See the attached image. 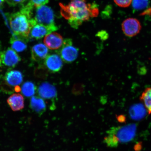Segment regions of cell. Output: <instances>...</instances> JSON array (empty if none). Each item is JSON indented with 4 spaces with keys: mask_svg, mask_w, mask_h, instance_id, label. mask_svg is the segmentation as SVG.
<instances>
[{
    "mask_svg": "<svg viewBox=\"0 0 151 151\" xmlns=\"http://www.w3.org/2000/svg\"><path fill=\"white\" fill-rule=\"evenodd\" d=\"M62 16L68 21L73 28H78L83 22L97 17L99 9L95 3H88L86 0H71L68 4L60 3Z\"/></svg>",
    "mask_w": 151,
    "mask_h": 151,
    "instance_id": "obj_1",
    "label": "cell"
},
{
    "mask_svg": "<svg viewBox=\"0 0 151 151\" xmlns=\"http://www.w3.org/2000/svg\"><path fill=\"white\" fill-rule=\"evenodd\" d=\"M137 126L135 124L113 127L107 132L104 142L110 148H116L119 145L129 142L135 137Z\"/></svg>",
    "mask_w": 151,
    "mask_h": 151,
    "instance_id": "obj_2",
    "label": "cell"
},
{
    "mask_svg": "<svg viewBox=\"0 0 151 151\" xmlns=\"http://www.w3.org/2000/svg\"><path fill=\"white\" fill-rule=\"evenodd\" d=\"M11 29L18 37L27 38L30 31L35 24L29 12L23 6L19 12L11 14L9 17Z\"/></svg>",
    "mask_w": 151,
    "mask_h": 151,
    "instance_id": "obj_3",
    "label": "cell"
},
{
    "mask_svg": "<svg viewBox=\"0 0 151 151\" xmlns=\"http://www.w3.org/2000/svg\"><path fill=\"white\" fill-rule=\"evenodd\" d=\"M33 7L32 9L31 18L36 23L47 26L55 25L54 22V14L53 11L50 7L46 5Z\"/></svg>",
    "mask_w": 151,
    "mask_h": 151,
    "instance_id": "obj_4",
    "label": "cell"
},
{
    "mask_svg": "<svg viewBox=\"0 0 151 151\" xmlns=\"http://www.w3.org/2000/svg\"><path fill=\"white\" fill-rule=\"evenodd\" d=\"M59 54L64 61L67 63H71L78 57V49L73 46L71 39H66L63 41Z\"/></svg>",
    "mask_w": 151,
    "mask_h": 151,
    "instance_id": "obj_5",
    "label": "cell"
},
{
    "mask_svg": "<svg viewBox=\"0 0 151 151\" xmlns=\"http://www.w3.org/2000/svg\"><path fill=\"white\" fill-rule=\"evenodd\" d=\"M122 31L126 36L133 37L139 33L142 27L140 22L137 19L128 18L122 22Z\"/></svg>",
    "mask_w": 151,
    "mask_h": 151,
    "instance_id": "obj_6",
    "label": "cell"
},
{
    "mask_svg": "<svg viewBox=\"0 0 151 151\" xmlns=\"http://www.w3.org/2000/svg\"><path fill=\"white\" fill-rule=\"evenodd\" d=\"M0 59L3 65L9 68L15 67L21 60L17 52L9 48L0 52Z\"/></svg>",
    "mask_w": 151,
    "mask_h": 151,
    "instance_id": "obj_7",
    "label": "cell"
},
{
    "mask_svg": "<svg viewBox=\"0 0 151 151\" xmlns=\"http://www.w3.org/2000/svg\"><path fill=\"white\" fill-rule=\"evenodd\" d=\"M58 29V28L55 24L47 26L36 24L32 28L29 34L33 38L40 39Z\"/></svg>",
    "mask_w": 151,
    "mask_h": 151,
    "instance_id": "obj_8",
    "label": "cell"
},
{
    "mask_svg": "<svg viewBox=\"0 0 151 151\" xmlns=\"http://www.w3.org/2000/svg\"><path fill=\"white\" fill-rule=\"evenodd\" d=\"M45 65L49 70L52 73H57L63 67V62L59 55L52 54L45 58Z\"/></svg>",
    "mask_w": 151,
    "mask_h": 151,
    "instance_id": "obj_9",
    "label": "cell"
},
{
    "mask_svg": "<svg viewBox=\"0 0 151 151\" xmlns=\"http://www.w3.org/2000/svg\"><path fill=\"white\" fill-rule=\"evenodd\" d=\"M43 41L47 47L52 50L60 48L63 43L62 36L56 32L50 33L46 36Z\"/></svg>",
    "mask_w": 151,
    "mask_h": 151,
    "instance_id": "obj_10",
    "label": "cell"
},
{
    "mask_svg": "<svg viewBox=\"0 0 151 151\" xmlns=\"http://www.w3.org/2000/svg\"><path fill=\"white\" fill-rule=\"evenodd\" d=\"M4 80L7 86L15 88L22 83L23 81V76L19 71L10 70L6 73Z\"/></svg>",
    "mask_w": 151,
    "mask_h": 151,
    "instance_id": "obj_11",
    "label": "cell"
},
{
    "mask_svg": "<svg viewBox=\"0 0 151 151\" xmlns=\"http://www.w3.org/2000/svg\"><path fill=\"white\" fill-rule=\"evenodd\" d=\"M38 92L41 98L48 99H54L57 95L55 87L48 82L42 83L39 87Z\"/></svg>",
    "mask_w": 151,
    "mask_h": 151,
    "instance_id": "obj_12",
    "label": "cell"
},
{
    "mask_svg": "<svg viewBox=\"0 0 151 151\" xmlns=\"http://www.w3.org/2000/svg\"><path fill=\"white\" fill-rule=\"evenodd\" d=\"M49 50L46 45L42 43H39L32 47L31 50V56L34 61L38 62L46 58Z\"/></svg>",
    "mask_w": 151,
    "mask_h": 151,
    "instance_id": "obj_13",
    "label": "cell"
},
{
    "mask_svg": "<svg viewBox=\"0 0 151 151\" xmlns=\"http://www.w3.org/2000/svg\"><path fill=\"white\" fill-rule=\"evenodd\" d=\"M7 103L14 111L21 110L24 107V98L20 94L14 93L9 96L7 99Z\"/></svg>",
    "mask_w": 151,
    "mask_h": 151,
    "instance_id": "obj_14",
    "label": "cell"
},
{
    "mask_svg": "<svg viewBox=\"0 0 151 151\" xmlns=\"http://www.w3.org/2000/svg\"><path fill=\"white\" fill-rule=\"evenodd\" d=\"M30 107L34 112L39 114H42L46 109V104L42 99L35 96L31 98Z\"/></svg>",
    "mask_w": 151,
    "mask_h": 151,
    "instance_id": "obj_15",
    "label": "cell"
},
{
    "mask_svg": "<svg viewBox=\"0 0 151 151\" xmlns=\"http://www.w3.org/2000/svg\"><path fill=\"white\" fill-rule=\"evenodd\" d=\"M23 39L25 38L19 37H11L10 43L12 48L18 52H23L27 48V45Z\"/></svg>",
    "mask_w": 151,
    "mask_h": 151,
    "instance_id": "obj_16",
    "label": "cell"
},
{
    "mask_svg": "<svg viewBox=\"0 0 151 151\" xmlns=\"http://www.w3.org/2000/svg\"><path fill=\"white\" fill-rule=\"evenodd\" d=\"M140 100L148 114H151V86L146 88L143 91Z\"/></svg>",
    "mask_w": 151,
    "mask_h": 151,
    "instance_id": "obj_17",
    "label": "cell"
},
{
    "mask_svg": "<svg viewBox=\"0 0 151 151\" xmlns=\"http://www.w3.org/2000/svg\"><path fill=\"white\" fill-rule=\"evenodd\" d=\"M36 88L35 84L31 82L24 83L22 88V94L26 97H31L35 94Z\"/></svg>",
    "mask_w": 151,
    "mask_h": 151,
    "instance_id": "obj_18",
    "label": "cell"
},
{
    "mask_svg": "<svg viewBox=\"0 0 151 151\" xmlns=\"http://www.w3.org/2000/svg\"><path fill=\"white\" fill-rule=\"evenodd\" d=\"M132 3L134 9L137 10H142L148 6L150 0H133Z\"/></svg>",
    "mask_w": 151,
    "mask_h": 151,
    "instance_id": "obj_19",
    "label": "cell"
},
{
    "mask_svg": "<svg viewBox=\"0 0 151 151\" xmlns=\"http://www.w3.org/2000/svg\"><path fill=\"white\" fill-rule=\"evenodd\" d=\"M49 0H29V3L35 7L44 5L48 3Z\"/></svg>",
    "mask_w": 151,
    "mask_h": 151,
    "instance_id": "obj_20",
    "label": "cell"
},
{
    "mask_svg": "<svg viewBox=\"0 0 151 151\" xmlns=\"http://www.w3.org/2000/svg\"><path fill=\"white\" fill-rule=\"evenodd\" d=\"M133 0H114V2L118 6L127 7L131 4Z\"/></svg>",
    "mask_w": 151,
    "mask_h": 151,
    "instance_id": "obj_21",
    "label": "cell"
},
{
    "mask_svg": "<svg viewBox=\"0 0 151 151\" xmlns=\"http://www.w3.org/2000/svg\"><path fill=\"white\" fill-rule=\"evenodd\" d=\"M26 1V0H6L7 4L11 6H15L22 4Z\"/></svg>",
    "mask_w": 151,
    "mask_h": 151,
    "instance_id": "obj_22",
    "label": "cell"
},
{
    "mask_svg": "<svg viewBox=\"0 0 151 151\" xmlns=\"http://www.w3.org/2000/svg\"><path fill=\"white\" fill-rule=\"evenodd\" d=\"M108 34L106 32L104 31H102L99 32L98 33V36L101 38V39L104 40L106 39L108 37Z\"/></svg>",
    "mask_w": 151,
    "mask_h": 151,
    "instance_id": "obj_23",
    "label": "cell"
},
{
    "mask_svg": "<svg viewBox=\"0 0 151 151\" xmlns=\"http://www.w3.org/2000/svg\"><path fill=\"white\" fill-rule=\"evenodd\" d=\"M4 0H0V7L3 5V4L4 3Z\"/></svg>",
    "mask_w": 151,
    "mask_h": 151,
    "instance_id": "obj_24",
    "label": "cell"
},
{
    "mask_svg": "<svg viewBox=\"0 0 151 151\" xmlns=\"http://www.w3.org/2000/svg\"><path fill=\"white\" fill-rule=\"evenodd\" d=\"M2 66L3 65L2 64L1 59H0V73L1 72V69ZM0 77H1V76H0Z\"/></svg>",
    "mask_w": 151,
    "mask_h": 151,
    "instance_id": "obj_25",
    "label": "cell"
}]
</instances>
